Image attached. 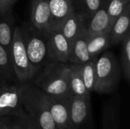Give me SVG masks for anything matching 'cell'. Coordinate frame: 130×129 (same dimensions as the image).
Masks as SVG:
<instances>
[{
    "instance_id": "25",
    "label": "cell",
    "mask_w": 130,
    "mask_h": 129,
    "mask_svg": "<svg viewBox=\"0 0 130 129\" xmlns=\"http://www.w3.org/2000/svg\"><path fill=\"white\" fill-rule=\"evenodd\" d=\"M102 2V0H84L87 16L91 17L101 8Z\"/></svg>"
},
{
    "instance_id": "23",
    "label": "cell",
    "mask_w": 130,
    "mask_h": 129,
    "mask_svg": "<svg viewBox=\"0 0 130 129\" xmlns=\"http://www.w3.org/2000/svg\"><path fill=\"white\" fill-rule=\"evenodd\" d=\"M106 8L110 22L113 25L114 21L123 14L126 6L129 4L127 0H106Z\"/></svg>"
},
{
    "instance_id": "2",
    "label": "cell",
    "mask_w": 130,
    "mask_h": 129,
    "mask_svg": "<svg viewBox=\"0 0 130 129\" xmlns=\"http://www.w3.org/2000/svg\"><path fill=\"white\" fill-rule=\"evenodd\" d=\"M69 65L65 62L48 63L34 81V85L43 94L52 97L73 95L69 84Z\"/></svg>"
},
{
    "instance_id": "6",
    "label": "cell",
    "mask_w": 130,
    "mask_h": 129,
    "mask_svg": "<svg viewBox=\"0 0 130 129\" xmlns=\"http://www.w3.org/2000/svg\"><path fill=\"white\" fill-rule=\"evenodd\" d=\"M70 125L72 129H92L90 96H72L70 105Z\"/></svg>"
},
{
    "instance_id": "14",
    "label": "cell",
    "mask_w": 130,
    "mask_h": 129,
    "mask_svg": "<svg viewBox=\"0 0 130 129\" xmlns=\"http://www.w3.org/2000/svg\"><path fill=\"white\" fill-rule=\"evenodd\" d=\"M61 30L70 44L83 31L85 24V15L75 11V10L63 21L60 26Z\"/></svg>"
},
{
    "instance_id": "5",
    "label": "cell",
    "mask_w": 130,
    "mask_h": 129,
    "mask_svg": "<svg viewBox=\"0 0 130 129\" xmlns=\"http://www.w3.org/2000/svg\"><path fill=\"white\" fill-rule=\"evenodd\" d=\"M10 56L17 81L20 84L29 83L33 79V76L31 75L30 65L25 49L21 30L19 27H16L14 30Z\"/></svg>"
},
{
    "instance_id": "28",
    "label": "cell",
    "mask_w": 130,
    "mask_h": 129,
    "mask_svg": "<svg viewBox=\"0 0 130 129\" xmlns=\"http://www.w3.org/2000/svg\"><path fill=\"white\" fill-rule=\"evenodd\" d=\"M4 129H7V128L5 127V128H4Z\"/></svg>"
},
{
    "instance_id": "27",
    "label": "cell",
    "mask_w": 130,
    "mask_h": 129,
    "mask_svg": "<svg viewBox=\"0 0 130 129\" xmlns=\"http://www.w3.org/2000/svg\"><path fill=\"white\" fill-rule=\"evenodd\" d=\"M5 128V124L4 122L2 120V118H0V129H4Z\"/></svg>"
},
{
    "instance_id": "20",
    "label": "cell",
    "mask_w": 130,
    "mask_h": 129,
    "mask_svg": "<svg viewBox=\"0 0 130 129\" xmlns=\"http://www.w3.org/2000/svg\"><path fill=\"white\" fill-rule=\"evenodd\" d=\"M2 120L7 129H39L27 114L2 117Z\"/></svg>"
},
{
    "instance_id": "4",
    "label": "cell",
    "mask_w": 130,
    "mask_h": 129,
    "mask_svg": "<svg viewBox=\"0 0 130 129\" xmlns=\"http://www.w3.org/2000/svg\"><path fill=\"white\" fill-rule=\"evenodd\" d=\"M120 68L110 52L103 54L96 61V81L94 90L104 94L113 92L120 80Z\"/></svg>"
},
{
    "instance_id": "13",
    "label": "cell",
    "mask_w": 130,
    "mask_h": 129,
    "mask_svg": "<svg viewBox=\"0 0 130 129\" xmlns=\"http://www.w3.org/2000/svg\"><path fill=\"white\" fill-rule=\"evenodd\" d=\"M105 2H102L101 8L91 17L90 22L86 27L88 34L95 35L103 33H110L112 24L108 16Z\"/></svg>"
},
{
    "instance_id": "22",
    "label": "cell",
    "mask_w": 130,
    "mask_h": 129,
    "mask_svg": "<svg viewBox=\"0 0 130 129\" xmlns=\"http://www.w3.org/2000/svg\"><path fill=\"white\" fill-rule=\"evenodd\" d=\"M14 29L12 28V23L8 19L0 20V45L10 53L11 42Z\"/></svg>"
},
{
    "instance_id": "15",
    "label": "cell",
    "mask_w": 130,
    "mask_h": 129,
    "mask_svg": "<svg viewBox=\"0 0 130 129\" xmlns=\"http://www.w3.org/2000/svg\"><path fill=\"white\" fill-rule=\"evenodd\" d=\"M130 5L129 4L123 14L114 21L110 31V44H117L123 41L129 33Z\"/></svg>"
},
{
    "instance_id": "10",
    "label": "cell",
    "mask_w": 130,
    "mask_h": 129,
    "mask_svg": "<svg viewBox=\"0 0 130 129\" xmlns=\"http://www.w3.org/2000/svg\"><path fill=\"white\" fill-rule=\"evenodd\" d=\"M30 23L37 29L47 33L53 27V17L47 0H34L31 6Z\"/></svg>"
},
{
    "instance_id": "7",
    "label": "cell",
    "mask_w": 130,
    "mask_h": 129,
    "mask_svg": "<svg viewBox=\"0 0 130 129\" xmlns=\"http://www.w3.org/2000/svg\"><path fill=\"white\" fill-rule=\"evenodd\" d=\"M26 114L21 103L19 85L0 87V118Z\"/></svg>"
},
{
    "instance_id": "16",
    "label": "cell",
    "mask_w": 130,
    "mask_h": 129,
    "mask_svg": "<svg viewBox=\"0 0 130 129\" xmlns=\"http://www.w3.org/2000/svg\"><path fill=\"white\" fill-rule=\"evenodd\" d=\"M53 17V26L60 27L75 11L72 0H47Z\"/></svg>"
},
{
    "instance_id": "21",
    "label": "cell",
    "mask_w": 130,
    "mask_h": 129,
    "mask_svg": "<svg viewBox=\"0 0 130 129\" xmlns=\"http://www.w3.org/2000/svg\"><path fill=\"white\" fill-rule=\"evenodd\" d=\"M82 75L88 91H94L96 81V60L82 64Z\"/></svg>"
},
{
    "instance_id": "11",
    "label": "cell",
    "mask_w": 130,
    "mask_h": 129,
    "mask_svg": "<svg viewBox=\"0 0 130 129\" xmlns=\"http://www.w3.org/2000/svg\"><path fill=\"white\" fill-rule=\"evenodd\" d=\"M87 34V28H85L83 31L72 41L71 43L68 62L72 64L82 65L87 62L94 60V59L90 56L88 50Z\"/></svg>"
},
{
    "instance_id": "29",
    "label": "cell",
    "mask_w": 130,
    "mask_h": 129,
    "mask_svg": "<svg viewBox=\"0 0 130 129\" xmlns=\"http://www.w3.org/2000/svg\"><path fill=\"white\" fill-rule=\"evenodd\" d=\"M127 1H130V0H127Z\"/></svg>"
},
{
    "instance_id": "9",
    "label": "cell",
    "mask_w": 130,
    "mask_h": 129,
    "mask_svg": "<svg viewBox=\"0 0 130 129\" xmlns=\"http://www.w3.org/2000/svg\"><path fill=\"white\" fill-rule=\"evenodd\" d=\"M72 96L52 97L46 95L50 112L57 129H72L70 125V105Z\"/></svg>"
},
{
    "instance_id": "1",
    "label": "cell",
    "mask_w": 130,
    "mask_h": 129,
    "mask_svg": "<svg viewBox=\"0 0 130 129\" xmlns=\"http://www.w3.org/2000/svg\"><path fill=\"white\" fill-rule=\"evenodd\" d=\"M23 108L39 129H57L50 112L46 94L33 84H20Z\"/></svg>"
},
{
    "instance_id": "12",
    "label": "cell",
    "mask_w": 130,
    "mask_h": 129,
    "mask_svg": "<svg viewBox=\"0 0 130 129\" xmlns=\"http://www.w3.org/2000/svg\"><path fill=\"white\" fill-rule=\"evenodd\" d=\"M102 129H120V100L117 96L108 100L104 106Z\"/></svg>"
},
{
    "instance_id": "3",
    "label": "cell",
    "mask_w": 130,
    "mask_h": 129,
    "mask_svg": "<svg viewBox=\"0 0 130 129\" xmlns=\"http://www.w3.org/2000/svg\"><path fill=\"white\" fill-rule=\"evenodd\" d=\"M21 30L34 78L50 59L46 34L34 27L31 23L25 24Z\"/></svg>"
},
{
    "instance_id": "17",
    "label": "cell",
    "mask_w": 130,
    "mask_h": 129,
    "mask_svg": "<svg viewBox=\"0 0 130 129\" xmlns=\"http://www.w3.org/2000/svg\"><path fill=\"white\" fill-rule=\"evenodd\" d=\"M15 79L10 53L0 45V87L12 84Z\"/></svg>"
},
{
    "instance_id": "24",
    "label": "cell",
    "mask_w": 130,
    "mask_h": 129,
    "mask_svg": "<svg viewBox=\"0 0 130 129\" xmlns=\"http://www.w3.org/2000/svg\"><path fill=\"white\" fill-rule=\"evenodd\" d=\"M121 66L125 79L129 81L130 78V33H129L122 41Z\"/></svg>"
},
{
    "instance_id": "26",
    "label": "cell",
    "mask_w": 130,
    "mask_h": 129,
    "mask_svg": "<svg viewBox=\"0 0 130 129\" xmlns=\"http://www.w3.org/2000/svg\"><path fill=\"white\" fill-rule=\"evenodd\" d=\"M14 2L15 0H0V15L8 12Z\"/></svg>"
},
{
    "instance_id": "8",
    "label": "cell",
    "mask_w": 130,
    "mask_h": 129,
    "mask_svg": "<svg viewBox=\"0 0 130 129\" xmlns=\"http://www.w3.org/2000/svg\"><path fill=\"white\" fill-rule=\"evenodd\" d=\"M46 34L50 60H52V62H68L71 44L62 33L60 27L53 26Z\"/></svg>"
},
{
    "instance_id": "19",
    "label": "cell",
    "mask_w": 130,
    "mask_h": 129,
    "mask_svg": "<svg viewBox=\"0 0 130 129\" xmlns=\"http://www.w3.org/2000/svg\"><path fill=\"white\" fill-rule=\"evenodd\" d=\"M110 45V33L95 35L87 34V46L90 56L95 58L100 52L107 49Z\"/></svg>"
},
{
    "instance_id": "18",
    "label": "cell",
    "mask_w": 130,
    "mask_h": 129,
    "mask_svg": "<svg viewBox=\"0 0 130 129\" xmlns=\"http://www.w3.org/2000/svg\"><path fill=\"white\" fill-rule=\"evenodd\" d=\"M69 84L71 92L75 96H90V94L85 87L82 75V65L72 64L69 65Z\"/></svg>"
}]
</instances>
